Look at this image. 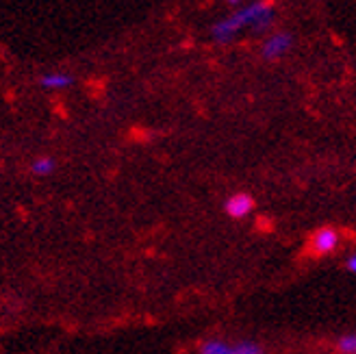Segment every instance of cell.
<instances>
[{
  "label": "cell",
  "instance_id": "4",
  "mask_svg": "<svg viewBox=\"0 0 356 354\" xmlns=\"http://www.w3.org/2000/svg\"><path fill=\"white\" fill-rule=\"evenodd\" d=\"M252 209H255V200H252L248 194H235L226 202V213L235 219L246 217Z\"/></svg>",
  "mask_w": 356,
  "mask_h": 354
},
{
  "label": "cell",
  "instance_id": "2",
  "mask_svg": "<svg viewBox=\"0 0 356 354\" xmlns=\"http://www.w3.org/2000/svg\"><path fill=\"white\" fill-rule=\"evenodd\" d=\"M293 46V35L291 33H285V31H278V33H272L263 41V48H261V55L265 61H276V59L285 57Z\"/></svg>",
  "mask_w": 356,
  "mask_h": 354
},
{
  "label": "cell",
  "instance_id": "7",
  "mask_svg": "<svg viewBox=\"0 0 356 354\" xmlns=\"http://www.w3.org/2000/svg\"><path fill=\"white\" fill-rule=\"evenodd\" d=\"M233 346H228L226 342H219V339H211L202 346V354H230Z\"/></svg>",
  "mask_w": 356,
  "mask_h": 354
},
{
  "label": "cell",
  "instance_id": "10",
  "mask_svg": "<svg viewBox=\"0 0 356 354\" xmlns=\"http://www.w3.org/2000/svg\"><path fill=\"white\" fill-rule=\"evenodd\" d=\"M348 270L356 274V255H352V257L348 259Z\"/></svg>",
  "mask_w": 356,
  "mask_h": 354
},
{
  "label": "cell",
  "instance_id": "6",
  "mask_svg": "<svg viewBox=\"0 0 356 354\" xmlns=\"http://www.w3.org/2000/svg\"><path fill=\"white\" fill-rule=\"evenodd\" d=\"M55 170V159L52 157H39L33 161V174L37 176H48Z\"/></svg>",
  "mask_w": 356,
  "mask_h": 354
},
{
  "label": "cell",
  "instance_id": "8",
  "mask_svg": "<svg viewBox=\"0 0 356 354\" xmlns=\"http://www.w3.org/2000/svg\"><path fill=\"white\" fill-rule=\"evenodd\" d=\"M339 350L344 354H356V333H350L339 339Z\"/></svg>",
  "mask_w": 356,
  "mask_h": 354
},
{
  "label": "cell",
  "instance_id": "11",
  "mask_svg": "<svg viewBox=\"0 0 356 354\" xmlns=\"http://www.w3.org/2000/svg\"><path fill=\"white\" fill-rule=\"evenodd\" d=\"M226 3H228L230 7H237V5H239V3H241V0H226Z\"/></svg>",
  "mask_w": 356,
  "mask_h": 354
},
{
  "label": "cell",
  "instance_id": "1",
  "mask_svg": "<svg viewBox=\"0 0 356 354\" xmlns=\"http://www.w3.org/2000/svg\"><path fill=\"white\" fill-rule=\"evenodd\" d=\"M274 18H276L274 3H270V0H257V3L237 9L233 16L215 22L211 28V37L219 43H228L244 28H252L255 33H265L274 24Z\"/></svg>",
  "mask_w": 356,
  "mask_h": 354
},
{
  "label": "cell",
  "instance_id": "3",
  "mask_svg": "<svg viewBox=\"0 0 356 354\" xmlns=\"http://www.w3.org/2000/svg\"><path fill=\"white\" fill-rule=\"evenodd\" d=\"M339 246V233L335 228H319L313 237L315 255H330Z\"/></svg>",
  "mask_w": 356,
  "mask_h": 354
},
{
  "label": "cell",
  "instance_id": "5",
  "mask_svg": "<svg viewBox=\"0 0 356 354\" xmlns=\"http://www.w3.org/2000/svg\"><path fill=\"white\" fill-rule=\"evenodd\" d=\"M39 85L43 90H68L70 85H74V77L68 72H48L39 79Z\"/></svg>",
  "mask_w": 356,
  "mask_h": 354
},
{
  "label": "cell",
  "instance_id": "9",
  "mask_svg": "<svg viewBox=\"0 0 356 354\" xmlns=\"http://www.w3.org/2000/svg\"><path fill=\"white\" fill-rule=\"evenodd\" d=\"M230 354H263V350L257 346V344H250V342H241V344H237L233 346Z\"/></svg>",
  "mask_w": 356,
  "mask_h": 354
}]
</instances>
